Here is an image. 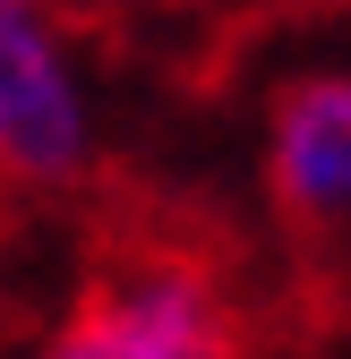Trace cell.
<instances>
[{
    "label": "cell",
    "mask_w": 351,
    "mask_h": 359,
    "mask_svg": "<svg viewBox=\"0 0 351 359\" xmlns=\"http://www.w3.org/2000/svg\"><path fill=\"white\" fill-rule=\"evenodd\" d=\"M283 283H257V248L223 205L163 180L103 171L86 189V265L43 359H266Z\"/></svg>",
    "instance_id": "obj_1"
},
{
    "label": "cell",
    "mask_w": 351,
    "mask_h": 359,
    "mask_svg": "<svg viewBox=\"0 0 351 359\" xmlns=\"http://www.w3.org/2000/svg\"><path fill=\"white\" fill-rule=\"evenodd\" d=\"M266 197L283 222L291 274H283V317L309 308L317 325H334L343 308V240H351V77L317 69L291 77L266 120Z\"/></svg>",
    "instance_id": "obj_2"
},
{
    "label": "cell",
    "mask_w": 351,
    "mask_h": 359,
    "mask_svg": "<svg viewBox=\"0 0 351 359\" xmlns=\"http://www.w3.org/2000/svg\"><path fill=\"white\" fill-rule=\"evenodd\" d=\"M0 171L26 189H95V128L60 60V26L43 0H0Z\"/></svg>",
    "instance_id": "obj_3"
},
{
    "label": "cell",
    "mask_w": 351,
    "mask_h": 359,
    "mask_svg": "<svg viewBox=\"0 0 351 359\" xmlns=\"http://www.w3.org/2000/svg\"><path fill=\"white\" fill-rule=\"evenodd\" d=\"M52 26H77L112 43V52H180L189 77H223L249 43H266L274 26H300V18H343L351 0H43Z\"/></svg>",
    "instance_id": "obj_4"
},
{
    "label": "cell",
    "mask_w": 351,
    "mask_h": 359,
    "mask_svg": "<svg viewBox=\"0 0 351 359\" xmlns=\"http://www.w3.org/2000/svg\"><path fill=\"white\" fill-rule=\"evenodd\" d=\"M0 240H9V171H0Z\"/></svg>",
    "instance_id": "obj_5"
}]
</instances>
